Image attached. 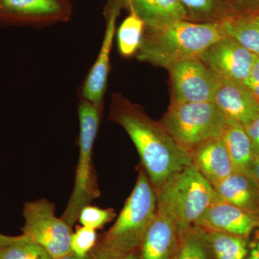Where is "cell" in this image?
<instances>
[{"label": "cell", "instance_id": "cell-26", "mask_svg": "<svg viewBox=\"0 0 259 259\" xmlns=\"http://www.w3.org/2000/svg\"><path fill=\"white\" fill-rule=\"evenodd\" d=\"M188 13L202 18H210L217 11L215 0H180Z\"/></svg>", "mask_w": 259, "mask_h": 259}, {"label": "cell", "instance_id": "cell-27", "mask_svg": "<svg viewBox=\"0 0 259 259\" xmlns=\"http://www.w3.org/2000/svg\"><path fill=\"white\" fill-rule=\"evenodd\" d=\"M244 127L249 138L253 154L255 157L259 158V115Z\"/></svg>", "mask_w": 259, "mask_h": 259}, {"label": "cell", "instance_id": "cell-11", "mask_svg": "<svg viewBox=\"0 0 259 259\" xmlns=\"http://www.w3.org/2000/svg\"><path fill=\"white\" fill-rule=\"evenodd\" d=\"M199 58L221 79L244 84L249 78L255 56L225 35L207 48Z\"/></svg>", "mask_w": 259, "mask_h": 259}, {"label": "cell", "instance_id": "cell-31", "mask_svg": "<svg viewBox=\"0 0 259 259\" xmlns=\"http://www.w3.org/2000/svg\"><path fill=\"white\" fill-rule=\"evenodd\" d=\"M21 236L22 235L18 236H9L0 233V248H3V247L15 243V241H18L21 238Z\"/></svg>", "mask_w": 259, "mask_h": 259}, {"label": "cell", "instance_id": "cell-8", "mask_svg": "<svg viewBox=\"0 0 259 259\" xmlns=\"http://www.w3.org/2000/svg\"><path fill=\"white\" fill-rule=\"evenodd\" d=\"M171 104L213 101L221 79L199 57L179 61L167 68Z\"/></svg>", "mask_w": 259, "mask_h": 259}, {"label": "cell", "instance_id": "cell-30", "mask_svg": "<svg viewBox=\"0 0 259 259\" xmlns=\"http://www.w3.org/2000/svg\"><path fill=\"white\" fill-rule=\"evenodd\" d=\"M246 259H259V235L249 242V250Z\"/></svg>", "mask_w": 259, "mask_h": 259}, {"label": "cell", "instance_id": "cell-18", "mask_svg": "<svg viewBox=\"0 0 259 259\" xmlns=\"http://www.w3.org/2000/svg\"><path fill=\"white\" fill-rule=\"evenodd\" d=\"M231 158L234 171L250 173L255 156L244 126L226 120L221 136Z\"/></svg>", "mask_w": 259, "mask_h": 259}, {"label": "cell", "instance_id": "cell-16", "mask_svg": "<svg viewBox=\"0 0 259 259\" xmlns=\"http://www.w3.org/2000/svg\"><path fill=\"white\" fill-rule=\"evenodd\" d=\"M190 153L192 166L212 185L234 171L221 137L205 141L196 146Z\"/></svg>", "mask_w": 259, "mask_h": 259}, {"label": "cell", "instance_id": "cell-29", "mask_svg": "<svg viewBox=\"0 0 259 259\" xmlns=\"http://www.w3.org/2000/svg\"><path fill=\"white\" fill-rule=\"evenodd\" d=\"M93 259H136V252L129 253H119L101 249L95 246L90 253Z\"/></svg>", "mask_w": 259, "mask_h": 259}, {"label": "cell", "instance_id": "cell-17", "mask_svg": "<svg viewBox=\"0 0 259 259\" xmlns=\"http://www.w3.org/2000/svg\"><path fill=\"white\" fill-rule=\"evenodd\" d=\"M144 21L146 29L158 30L187 20L188 12L180 0H122Z\"/></svg>", "mask_w": 259, "mask_h": 259}, {"label": "cell", "instance_id": "cell-10", "mask_svg": "<svg viewBox=\"0 0 259 259\" xmlns=\"http://www.w3.org/2000/svg\"><path fill=\"white\" fill-rule=\"evenodd\" d=\"M123 7L122 0H109L105 9L106 28L96 60L81 85L80 97L103 112L104 100L110 71V54L116 31V21Z\"/></svg>", "mask_w": 259, "mask_h": 259}, {"label": "cell", "instance_id": "cell-23", "mask_svg": "<svg viewBox=\"0 0 259 259\" xmlns=\"http://www.w3.org/2000/svg\"><path fill=\"white\" fill-rule=\"evenodd\" d=\"M0 259H53L47 250L22 235L18 241L0 248Z\"/></svg>", "mask_w": 259, "mask_h": 259}, {"label": "cell", "instance_id": "cell-20", "mask_svg": "<svg viewBox=\"0 0 259 259\" xmlns=\"http://www.w3.org/2000/svg\"><path fill=\"white\" fill-rule=\"evenodd\" d=\"M205 231L212 259L247 258L249 250V237L236 236L221 231Z\"/></svg>", "mask_w": 259, "mask_h": 259}, {"label": "cell", "instance_id": "cell-22", "mask_svg": "<svg viewBox=\"0 0 259 259\" xmlns=\"http://www.w3.org/2000/svg\"><path fill=\"white\" fill-rule=\"evenodd\" d=\"M175 259H212L205 230L193 226L182 231Z\"/></svg>", "mask_w": 259, "mask_h": 259}, {"label": "cell", "instance_id": "cell-28", "mask_svg": "<svg viewBox=\"0 0 259 259\" xmlns=\"http://www.w3.org/2000/svg\"><path fill=\"white\" fill-rule=\"evenodd\" d=\"M244 84L259 102V57L255 56L248 79Z\"/></svg>", "mask_w": 259, "mask_h": 259}, {"label": "cell", "instance_id": "cell-33", "mask_svg": "<svg viewBox=\"0 0 259 259\" xmlns=\"http://www.w3.org/2000/svg\"><path fill=\"white\" fill-rule=\"evenodd\" d=\"M53 259H93L92 258L91 255L88 254L84 257L79 256V255L75 254L73 252L67 253V254L62 255V256L58 257V258Z\"/></svg>", "mask_w": 259, "mask_h": 259}, {"label": "cell", "instance_id": "cell-3", "mask_svg": "<svg viewBox=\"0 0 259 259\" xmlns=\"http://www.w3.org/2000/svg\"><path fill=\"white\" fill-rule=\"evenodd\" d=\"M157 213V193L143 166L134 190L113 226L97 240L95 246L119 253L136 252Z\"/></svg>", "mask_w": 259, "mask_h": 259}, {"label": "cell", "instance_id": "cell-2", "mask_svg": "<svg viewBox=\"0 0 259 259\" xmlns=\"http://www.w3.org/2000/svg\"><path fill=\"white\" fill-rule=\"evenodd\" d=\"M225 35L221 21L196 23L183 20L158 30L145 28L136 56L140 61L167 69L179 61L199 57Z\"/></svg>", "mask_w": 259, "mask_h": 259}, {"label": "cell", "instance_id": "cell-7", "mask_svg": "<svg viewBox=\"0 0 259 259\" xmlns=\"http://www.w3.org/2000/svg\"><path fill=\"white\" fill-rule=\"evenodd\" d=\"M23 234L47 250L53 258L71 253V227L55 215V205L47 199L24 204Z\"/></svg>", "mask_w": 259, "mask_h": 259}, {"label": "cell", "instance_id": "cell-14", "mask_svg": "<svg viewBox=\"0 0 259 259\" xmlns=\"http://www.w3.org/2000/svg\"><path fill=\"white\" fill-rule=\"evenodd\" d=\"M213 102L226 120L245 126L259 115V102L245 84L221 79Z\"/></svg>", "mask_w": 259, "mask_h": 259}, {"label": "cell", "instance_id": "cell-13", "mask_svg": "<svg viewBox=\"0 0 259 259\" xmlns=\"http://www.w3.org/2000/svg\"><path fill=\"white\" fill-rule=\"evenodd\" d=\"M196 226L208 231L249 237L259 230V216L221 199L207 209Z\"/></svg>", "mask_w": 259, "mask_h": 259}, {"label": "cell", "instance_id": "cell-15", "mask_svg": "<svg viewBox=\"0 0 259 259\" xmlns=\"http://www.w3.org/2000/svg\"><path fill=\"white\" fill-rule=\"evenodd\" d=\"M212 185L225 202L259 216V184L251 174L234 171Z\"/></svg>", "mask_w": 259, "mask_h": 259}, {"label": "cell", "instance_id": "cell-35", "mask_svg": "<svg viewBox=\"0 0 259 259\" xmlns=\"http://www.w3.org/2000/svg\"><path fill=\"white\" fill-rule=\"evenodd\" d=\"M255 13V14H256L257 15H258V18H259V10H258V12H256V13Z\"/></svg>", "mask_w": 259, "mask_h": 259}, {"label": "cell", "instance_id": "cell-4", "mask_svg": "<svg viewBox=\"0 0 259 259\" xmlns=\"http://www.w3.org/2000/svg\"><path fill=\"white\" fill-rule=\"evenodd\" d=\"M156 193L157 208L169 214L182 231L196 226L207 209L222 199L192 166L172 175Z\"/></svg>", "mask_w": 259, "mask_h": 259}, {"label": "cell", "instance_id": "cell-32", "mask_svg": "<svg viewBox=\"0 0 259 259\" xmlns=\"http://www.w3.org/2000/svg\"><path fill=\"white\" fill-rule=\"evenodd\" d=\"M250 174L255 177V180L259 184V158L255 157L253 166L250 169Z\"/></svg>", "mask_w": 259, "mask_h": 259}, {"label": "cell", "instance_id": "cell-21", "mask_svg": "<svg viewBox=\"0 0 259 259\" xmlns=\"http://www.w3.org/2000/svg\"><path fill=\"white\" fill-rule=\"evenodd\" d=\"M121 23L117 31V42L119 52L122 57L136 55L142 42L146 28L145 23L133 10Z\"/></svg>", "mask_w": 259, "mask_h": 259}, {"label": "cell", "instance_id": "cell-5", "mask_svg": "<svg viewBox=\"0 0 259 259\" xmlns=\"http://www.w3.org/2000/svg\"><path fill=\"white\" fill-rule=\"evenodd\" d=\"M91 102L80 97L78 106L79 120V154L75 175L74 189L67 206L61 215L72 227L83 207L100 196L93 163V150L102 115Z\"/></svg>", "mask_w": 259, "mask_h": 259}, {"label": "cell", "instance_id": "cell-12", "mask_svg": "<svg viewBox=\"0 0 259 259\" xmlns=\"http://www.w3.org/2000/svg\"><path fill=\"white\" fill-rule=\"evenodd\" d=\"M182 231L173 218L157 208L156 218L136 252V259H175Z\"/></svg>", "mask_w": 259, "mask_h": 259}, {"label": "cell", "instance_id": "cell-25", "mask_svg": "<svg viewBox=\"0 0 259 259\" xmlns=\"http://www.w3.org/2000/svg\"><path fill=\"white\" fill-rule=\"evenodd\" d=\"M97 240L96 230L82 226L79 227L71 236V252L79 256H86L95 248Z\"/></svg>", "mask_w": 259, "mask_h": 259}, {"label": "cell", "instance_id": "cell-9", "mask_svg": "<svg viewBox=\"0 0 259 259\" xmlns=\"http://www.w3.org/2000/svg\"><path fill=\"white\" fill-rule=\"evenodd\" d=\"M70 0H0V23L42 28L68 22Z\"/></svg>", "mask_w": 259, "mask_h": 259}, {"label": "cell", "instance_id": "cell-19", "mask_svg": "<svg viewBox=\"0 0 259 259\" xmlns=\"http://www.w3.org/2000/svg\"><path fill=\"white\" fill-rule=\"evenodd\" d=\"M225 35L259 57V18L255 13L231 15L221 21Z\"/></svg>", "mask_w": 259, "mask_h": 259}, {"label": "cell", "instance_id": "cell-34", "mask_svg": "<svg viewBox=\"0 0 259 259\" xmlns=\"http://www.w3.org/2000/svg\"><path fill=\"white\" fill-rule=\"evenodd\" d=\"M236 1L247 5H254L259 3V0H236Z\"/></svg>", "mask_w": 259, "mask_h": 259}, {"label": "cell", "instance_id": "cell-1", "mask_svg": "<svg viewBox=\"0 0 259 259\" xmlns=\"http://www.w3.org/2000/svg\"><path fill=\"white\" fill-rule=\"evenodd\" d=\"M108 118L125 130L134 142L156 191L172 175L192 166L190 153L177 144L161 122L122 93L112 95Z\"/></svg>", "mask_w": 259, "mask_h": 259}, {"label": "cell", "instance_id": "cell-6", "mask_svg": "<svg viewBox=\"0 0 259 259\" xmlns=\"http://www.w3.org/2000/svg\"><path fill=\"white\" fill-rule=\"evenodd\" d=\"M159 122L190 153L198 145L221 137L226 118L217 105L209 101L170 104Z\"/></svg>", "mask_w": 259, "mask_h": 259}, {"label": "cell", "instance_id": "cell-24", "mask_svg": "<svg viewBox=\"0 0 259 259\" xmlns=\"http://www.w3.org/2000/svg\"><path fill=\"white\" fill-rule=\"evenodd\" d=\"M115 217L114 209H101L90 204L81 209L78 221L82 226L97 230L113 221Z\"/></svg>", "mask_w": 259, "mask_h": 259}]
</instances>
